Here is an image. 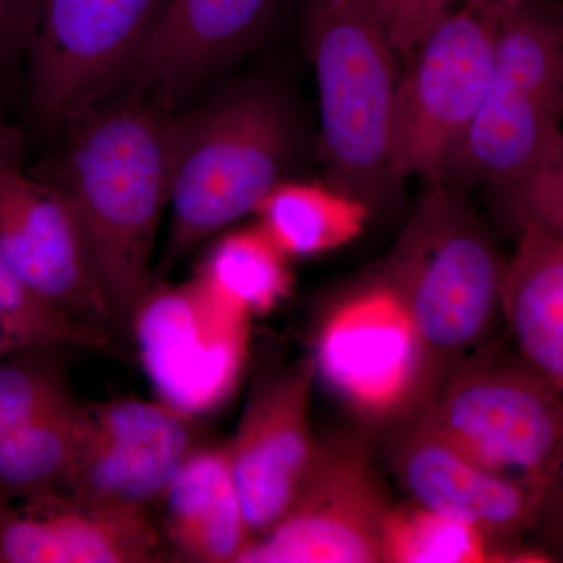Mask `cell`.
Instances as JSON below:
<instances>
[{
    "label": "cell",
    "instance_id": "6da1fadb",
    "mask_svg": "<svg viewBox=\"0 0 563 563\" xmlns=\"http://www.w3.org/2000/svg\"><path fill=\"white\" fill-rule=\"evenodd\" d=\"M176 114L124 103L88 114L57 185L79 228L114 339L132 342L154 282L152 254L169 202Z\"/></svg>",
    "mask_w": 563,
    "mask_h": 563
},
{
    "label": "cell",
    "instance_id": "7a4b0ae2",
    "mask_svg": "<svg viewBox=\"0 0 563 563\" xmlns=\"http://www.w3.org/2000/svg\"><path fill=\"white\" fill-rule=\"evenodd\" d=\"M299 147L295 107L269 81H246L202 109L176 114L172 224L154 282L214 232L257 210L287 180Z\"/></svg>",
    "mask_w": 563,
    "mask_h": 563
},
{
    "label": "cell",
    "instance_id": "3957f363",
    "mask_svg": "<svg viewBox=\"0 0 563 563\" xmlns=\"http://www.w3.org/2000/svg\"><path fill=\"white\" fill-rule=\"evenodd\" d=\"M461 191L429 184L385 263L383 284L420 336L431 393L459 363L490 346L501 317L504 261Z\"/></svg>",
    "mask_w": 563,
    "mask_h": 563
},
{
    "label": "cell",
    "instance_id": "277c9868",
    "mask_svg": "<svg viewBox=\"0 0 563 563\" xmlns=\"http://www.w3.org/2000/svg\"><path fill=\"white\" fill-rule=\"evenodd\" d=\"M317 80L320 157L329 185L373 209L396 181L388 157L396 52L385 0H302Z\"/></svg>",
    "mask_w": 563,
    "mask_h": 563
},
{
    "label": "cell",
    "instance_id": "5b68a950",
    "mask_svg": "<svg viewBox=\"0 0 563 563\" xmlns=\"http://www.w3.org/2000/svg\"><path fill=\"white\" fill-rule=\"evenodd\" d=\"M563 32L558 7L517 0L496 31L490 84L440 184L493 185L563 147Z\"/></svg>",
    "mask_w": 563,
    "mask_h": 563
},
{
    "label": "cell",
    "instance_id": "8992f818",
    "mask_svg": "<svg viewBox=\"0 0 563 563\" xmlns=\"http://www.w3.org/2000/svg\"><path fill=\"white\" fill-rule=\"evenodd\" d=\"M484 468L547 499L561 473L562 391L488 346L459 363L417 413ZM413 417V415H412Z\"/></svg>",
    "mask_w": 563,
    "mask_h": 563
},
{
    "label": "cell",
    "instance_id": "52a82bcc",
    "mask_svg": "<svg viewBox=\"0 0 563 563\" xmlns=\"http://www.w3.org/2000/svg\"><path fill=\"white\" fill-rule=\"evenodd\" d=\"M503 10L466 0L410 52L391 103L388 157L396 181H439L461 147L490 84Z\"/></svg>",
    "mask_w": 563,
    "mask_h": 563
},
{
    "label": "cell",
    "instance_id": "ba28073f",
    "mask_svg": "<svg viewBox=\"0 0 563 563\" xmlns=\"http://www.w3.org/2000/svg\"><path fill=\"white\" fill-rule=\"evenodd\" d=\"M250 322L196 276L180 285L154 282L136 310L132 342L161 401L199 417L242 379Z\"/></svg>",
    "mask_w": 563,
    "mask_h": 563
},
{
    "label": "cell",
    "instance_id": "9c48e42d",
    "mask_svg": "<svg viewBox=\"0 0 563 563\" xmlns=\"http://www.w3.org/2000/svg\"><path fill=\"white\" fill-rule=\"evenodd\" d=\"M313 366L344 407L373 426L401 424L431 395L420 336L385 284L332 310Z\"/></svg>",
    "mask_w": 563,
    "mask_h": 563
},
{
    "label": "cell",
    "instance_id": "30bf717a",
    "mask_svg": "<svg viewBox=\"0 0 563 563\" xmlns=\"http://www.w3.org/2000/svg\"><path fill=\"white\" fill-rule=\"evenodd\" d=\"M393 506L361 444H321L287 514L254 537L236 563L383 562L384 521Z\"/></svg>",
    "mask_w": 563,
    "mask_h": 563
},
{
    "label": "cell",
    "instance_id": "8fae6325",
    "mask_svg": "<svg viewBox=\"0 0 563 563\" xmlns=\"http://www.w3.org/2000/svg\"><path fill=\"white\" fill-rule=\"evenodd\" d=\"M169 0H41L33 27V99L41 117L87 110L124 77Z\"/></svg>",
    "mask_w": 563,
    "mask_h": 563
},
{
    "label": "cell",
    "instance_id": "7c38bea8",
    "mask_svg": "<svg viewBox=\"0 0 563 563\" xmlns=\"http://www.w3.org/2000/svg\"><path fill=\"white\" fill-rule=\"evenodd\" d=\"M0 257L29 287L74 321L110 333L79 228L57 185L33 179L16 132L0 121Z\"/></svg>",
    "mask_w": 563,
    "mask_h": 563
},
{
    "label": "cell",
    "instance_id": "4fadbf2b",
    "mask_svg": "<svg viewBox=\"0 0 563 563\" xmlns=\"http://www.w3.org/2000/svg\"><path fill=\"white\" fill-rule=\"evenodd\" d=\"M198 417L172 404L118 396L87 404V431L60 493L84 503L152 509L196 451Z\"/></svg>",
    "mask_w": 563,
    "mask_h": 563
},
{
    "label": "cell",
    "instance_id": "5bb4252c",
    "mask_svg": "<svg viewBox=\"0 0 563 563\" xmlns=\"http://www.w3.org/2000/svg\"><path fill=\"white\" fill-rule=\"evenodd\" d=\"M314 374L310 361L258 380L224 444L251 539L287 514L320 455L309 418Z\"/></svg>",
    "mask_w": 563,
    "mask_h": 563
},
{
    "label": "cell",
    "instance_id": "9a60e30c",
    "mask_svg": "<svg viewBox=\"0 0 563 563\" xmlns=\"http://www.w3.org/2000/svg\"><path fill=\"white\" fill-rule=\"evenodd\" d=\"M390 462L410 503L476 529L498 548L532 529L547 501L474 462L417 415L398 424Z\"/></svg>",
    "mask_w": 563,
    "mask_h": 563
},
{
    "label": "cell",
    "instance_id": "2e32d148",
    "mask_svg": "<svg viewBox=\"0 0 563 563\" xmlns=\"http://www.w3.org/2000/svg\"><path fill=\"white\" fill-rule=\"evenodd\" d=\"M165 561L150 509L84 503L63 493L0 504V563Z\"/></svg>",
    "mask_w": 563,
    "mask_h": 563
},
{
    "label": "cell",
    "instance_id": "e0dca14e",
    "mask_svg": "<svg viewBox=\"0 0 563 563\" xmlns=\"http://www.w3.org/2000/svg\"><path fill=\"white\" fill-rule=\"evenodd\" d=\"M284 0H169L124 77L162 90L190 87L242 57Z\"/></svg>",
    "mask_w": 563,
    "mask_h": 563
},
{
    "label": "cell",
    "instance_id": "ac0fdd59",
    "mask_svg": "<svg viewBox=\"0 0 563 563\" xmlns=\"http://www.w3.org/2000/svg\"><path fill=\"white\" fill-rule=\"evenodd\" d=\"M163 547L180 562L236 563L251 533L224 446H202L155 504Z\"/></svg>",
    "mask_w": 563,
    "mask_h": 563
},
{
    "label": "cell",
    "instance_id": "d6986e66",
    "mask_svg": "<svg viewBox=\"0 0 563 563\" xmlns=\"http://www.w3.org/2000/svg\"><path fill=\"white\" fill-rule=\"evenodd\" d=\"M499 303L521 361L562 391V235L520 233L514 257L504 263Z\"/></svg>",
    "mask_w": 563,
    "mask_h": 563
},
{
    "label": "cell",
    "instance_id": "ffe728a7",
    "mask_svg": "<svg viewBox=\"0 0 563 563\" xmlns=\"http://www.w3.org/2000/svg\"><path fill=\"white\" fill-rule=\"evenodd\" d=\"M258 228L285 257H313L361 235L366 203L331 185L284 180L257 207Z\"/></svg>",
    "mask_w": 563,
    "mask_h": 563
},
{
    "label": "cell",
    "instance_id": "44dd1931",
    "mask_svg": "<svg viewBox=\"0 0 563 563\" xmlns=\"http://www.w3.org/2000/svg\"><path fill=\"white\" fill-rule=\"evenodd\" d=\"M87 431L79 399L0 443V504L60 493L69 483Z\"/></svg>",
    "mask_w": 563,
    "mask_h": 563
},
{
    "label": "cell",
    "instance_id": "7402d4cb",
    "mask_svg": "<svg viewBox=\"0 0 563 563\" xmlns=\"http://www.w3.org/2000/svg\"><path fill=\"white\" fill-rule=\"evenodd\" d=\"M196 277L247 317L265 314L288 295L287 257L258 225L228 233L211 247Z\"/></svg>",
    "mask_w": 563,
    "mask_h": 563
},
{
    "label": "cell",
    "instance_id": "603a6c76",
    "mask_svg": "<svg viewBox=\"0 0 563 563\" xmlns=\"http://www.w3.org/2000/svg\"><path fill=\"white\" fill-rule=\"evenodd\" d=\"M74 351L36 344L0 355V443L77 399L69 380Z\"/></svg>",
    "mask_w": 563,
    "mask_h": 563
},
{
    "label": "cell",
    "instance_id": "cb8c5ba5",
    "mask_svg": "<svg viewBox=\"0 0 563 563\" xmlns=\"http://www.w3.org/2000/svg\"><path fill=\"white\" fill-rule=\"evenodd\" d=\"M501 558L483 533L407 501L393 506L384 521L383 562L481 563Z\"/></svg>",
    "mask_w": 563,
    "mask_h": 563
},
{
    "label": "cell",
    "instance_id": "d4e9b609",
    "mask_svg": "<svg viewBox=\"0 0 563 563\" xmlns=\"http://www.w3.org/2000/svg\"><path fill=\"white\" fill-rule=\"evenodd\" d=\"M0 322L16 336L21 346L60 344L76 350L107 352L113 347L110 333L96 331L46 301L29 287L0 257Z\"/></svg>",
    "mask_w": 563,
    "mask_h": 563
},
{
    "label": "cell",
    "instance_id": "484cf974",
    "mask_svg": "<svg viewBox=\"0 0 563 563\" xmlns=\"http://www.w3.org/2000/svg\"><path fill=\"white\" fill-rule=\"evenodd\" d=\"M496 206L518 232H563V147L509 179L488 185Z\"/></svg>",
    "mask_w": 563,
    "mask_h": 563
},
{
    "label": "cell",
    "instance_id": "4316f807",
    "mask_svg": "<svg viewBox=\"0 0 563 563\" xmlns=\"http://www.w3.org/2000/svg\"><path fill=\"white\" fill-rule=\"evenodd\" d=\"M390 38L398 54L409 57L429 31L454 9L455 0H385Z\"/></svg>",
    "mask_w": 563,
    "mask_h": 563
},
{
    "label": "cell",
    "instance_id": "83f0119b",
    "mask_svg": "<svg viewBox=\"0 0 563 563\" xmlns=\"http://www.w3.org/2000/svg\"><path fill=\"white\" fill-rule=\"evenodd\" d=\"M41 0H0V69L31 43Z\"/></svg>",
    "mask_w": 563,
    "mask_h": 563
},
{
    "label": "cell",
    "instance_id": "f1b7e54d",
    "mask_svg": "<svg viewBox=\"0 0 563 563\" xmlns=\"http://www.w3.org/2000/svg\"><path fill=\"white\" fill-rule=\"evenodd\" d=\"M21 343L18 342L16 336L9 331L5 324L0 322V355L9 354L16 350H21Z\"/></svg>",
    "mask_w": 563,
    "mask_h": 563
},
{
    "label": "cell",
    "instance_id": "f546056e",
    "mask_svg": "<svg viewBox=\"0 0 563 563\" xmlns=\"http://www.w3.org/2000/svg\"><path fill=\"white\" fill-rule=\"evenodd\" d=\"M470 2L487 3V5L506 9V7H509L510 3L517 2V0H470Z\"/></svg>",
    "mask_w": 563,
    "mask_h": 563
}]
</instances>
